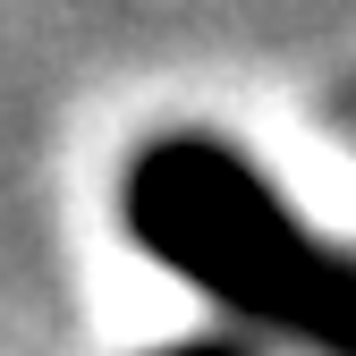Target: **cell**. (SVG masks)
I'll list each match as a JSON object with an SVG mask.
<instances>
[{
	"instance_id": "obj_1",
	"label": "cell",
	"mask_w": 356,
	"mask_h": 356,
	"mask_svg": "<svg viewBox=\"0 0 356 356\" xmlns=\"http://www.w3.org/2000/svg\"><path fill=\"white\" fill-rule=\"evenodd\" d=\"M187 356H195V348H187ZM204 356H229V348H204Z\"/></svg>"
}]
</instances>
